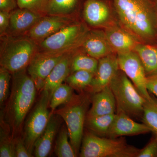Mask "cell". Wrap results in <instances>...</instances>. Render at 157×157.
<instances>
[{
  "mask_svg": "<svg viewBox=\"0 0 157 157\" xmlns=\"http://www.w3.org/2000/svg\"><path fill=\"white\" fill-rule=\"evenodd\" d=\"M146 85L148 91L157 97V74L147 76Z\"/></svg>",
  "mask_w": 157,
  "mask_h": 157,
  "instance_id": "d590c367",
  "label": "cell"
},
{
  "mask_svg": "<svg viewBox=\"0 0 157 157\" xmlns=\"http://www.w3.org/2000/svg\"><path fill=\"white\" fill-rule=\"evenodd\" d=\"M51 98L48 91L42 90L39 102L25 123L23 140L29 152L33 155L35 144L44 132L50 119L48 108Z\"/></svg>",
  "mask_w": 157,
  "mask_h": 157,
  "instance_id": "ba28073f",
  "label": "cell"
},
{
  "mask_svg": "<svg viewBox=\"0 0 157 157\" xmlns=\"http://www.w3.org/2000/svg\"><path fill=\"white\" fill-rule=\"evenodd\" d=\"M120 70L133 82L140 94L149 101L151 99L147 88V76L141 60L135 51L117 53Z\"/></svg>",
  "mask_w": 157,
  "mask_h": 157,
  "instance_id": "9c48e42d",
  "label": "cell"
},
{
  "mask_svg": "<svg viewBox=\"0 0 157 157\" xmlns=\"http://www.w3.org/2000/svg\"><path fill=\"white\" fill-rule=\"evenodd\" d=\"M67 53L37 52L27 68L37 90L43 89L46 78Z\"/></svg>",
  "mask_w": 157,
  "mask_h": 157,
  "instance_id": "30bf717a",
  "label": "cell"
},
{
  "mask_svg": "<svg viewBox=\"0 0 157 157\" xmlns=\"http://www.w3.org/2000/svg\"><path fill=\"white\" fill-rule=\"evenodd\" d=\"M141 120L157 137V101L152 97L144 104Z\"/></svg>",
  "mask_w": 157,
  "mask_h": 157,
  "instance_id": "d4e9b609",
  "label": "cell"
},
{
  "mask_svg": "<svg viewBox=\"0 0 157 157\" xmlns=\"http://www.w3.org/2000/svg\"><path fill=\"white\" fill-rule=\"evenodd\" d=\"M88 30L84 23L77 21L39 43L38 51L66 53L76 50Z\"/></svg>",
  "mask_w": 157,
  "mask_h": 157,
  "instance_id": "52a82bcc",
  "label": "cell"
},
{
  "mask_svg": "<svg viewBox=\"0 0 157 157\" xmlns=\"http://www.w3.org/2000/svg\"><path fill=\"white\" fill-rule=\"evenodd\" d=\"M114 95L117 113H123L131 117H141L146 100L133 82L121 70L109 85Z\"/></svg>",
  "mask_w": 157,
  "mask_h": 157,
  "instance_id": "5b68a950",
  "label": "cell"
},
{
  "mask_svg": "<svg viewBox=\"0 0 157 157\" xmlns=\"http://www.w3.org/2000/svg\"><path fill=\"white\" fill-rule=\"evenodd\" d=\"M10 12L0 11V36L6 35L9 28Z\"/></svg>",
  "mask_w": 157,
  "mask_h": 157,
  "instance_id": "836d02e7",
  "label": "cell"
},
{
  "mask_svg": "<svg viewBox=\"0 0 157 157\" xmlns=\"http://www.w3.org/2000/svg\"><path fill=\"white\" fill-rule=\"evenodd\" d=\"M73 88L68 84L62 83L55 90L51 98L49 107L54 111L60 105L66 104L73 98Z\"/></svg>",
  "mask_w": 157,
  "mask_h": 157,
  "instance_id": "83f0119b",
  "label": "cell"
},
{
  "mask_svg": "<svg viewBox=\"0 0 157 157\" xmlns=\"http://www.w3.org/2000/svg\"><path fill=\"white\" fill-rule=\"evenodd\" d=\"M80 2V0H49L47 15H73Z\"/></svg>",
  "mask_w": 157,
  "mask_h": 157,
  "instance_id": "cb8c5ba5",
  "label": "cell"
},
{
  "mask_svg": "<svg viewBox=\"0 0 157 157\" xmlns=\"http://www.w3.org/2000/svg\"><path fill=\"white\" fill-rule=\"evenodd\" d=\"M119 70L117 53L99 59L97 71L87 90L94 94L109 86Z\"/></svg>",
  "mask_w": 157,
  "mask_h": 157,
  "instance_id": "7c38bea8",
  "label": "cell"
},
{
  "mask_svg": "<svg viewBox=\"0 0 157 157\" xmlns=\"http://www.w3.org/2000/svg\"><path fill=\"white\" fill-rule=\"evenodd\" d=\"M27 69L12 74L11 92L7 115L13 130L20 128L35 101L36 87Z\"/></svg>",
  "mask_w": 157,
  "mask_h": 157,
  "instance_id": "7a4b0ae2",
  "label": "cell"
},
{
  "mask_svg": "<svg viewBox=\"0 0 157 157\" xmlns=\"http://www.w3.org/2000/svg\"><path fill=\"white\" fill-rule=\"evenodd\" d=\"M152 2L157 19V0H152Z\"/></svg>",
  "mask_w": 157,
  "mask_h": 157,
  "instance_id": "8d00e7d4",
  "label": "cell"
},
{
  "mask_svg": "<svg viewBox=\"0 0 157 157\" xmlns=\"http://www.w3.org/2000/svg\"><path fill=\"white\" fill-rule=\"evenodd\" d=\"M12 74L6 68H0V104L2 105L9 96L10 83Z\"/></svg>",
  "mask_w": 157,
  "mask_h": 157,
  "instance_id": "f546056e",
  "label": "cell"
},
{
  "mask_svg": "<svg viewBox=\"0 0 157 157\" xmlns=\"http://www.w3.org/2000/svg\"><path fill=\"white\" fill-rule=\"evenodd\" d=\"M150 132H151L150 129L143 123H139L135 121L123 113H117L106 137L117 138L146 134Z\"/></svg>",
  "mask_w": 157,
  "mask_h": 157,
  "instance_id": "9a60e30c",
  "label": "cell"
},
{
  "mask_svg": "<svg viewBox=\"0 0 157 157\" xmlns=\"http://www.w3.org/2000/svg\"><path fill=\"white\" fill-rule=\"evenodd\" d=\"M78 49L66 54L45 79L42 90L48 91L51 97L55 90L66 80L71 73L72 59Z\"/></svg>",
  "mask_w": 157,
  "mask_h": 157,
  "instance_id": "d6986e66",
  "label": "cell"
},
{
  "mask_svg": "<svg viewBox=\"0 0 157 157\" xmlns=\"http://www.w3.org/2000/svg\"><path fill=\"white\" fill-rule=\"evenodd\" d=\"M111 9L107 0H85L82 14L85 21L93 27L108 26L111 17Z\"/></svg>",
  "mask_w": 157,
  "mask_h": 157,
  "instance_id": "4fadbf2b",
  "label": "cell"
},
{
  "mask_svg": "<svg viewBox=\"0 0 157 157\" xmlns=\"http://www.w3.org/2000/svg\"><path fill=\"white\" fill-rule=\"evenodd\" d=\"M0 157H14V141L9 137L3 128H1Z\"/></svg>",
  "mask_w": 157,
  "mask_h": 157,
  "instance_id": "4dcf8cb0",
  "label": "cell"
},
{
  "mask_svg": "<svg viewBox=\"0 0 157 157\" xmlns=\"http://www.w3.org/2000/svg\"><path fill=\"white\" fill-rule=\"evenodd\" d=\"M49 0H17V6L20 9H28L34 13L44 16L47 15Z\"/></svg>",
  "mask_w": 157,
  "mask_h": 157,
  "instance_id": "f1b7e54d",
  "label": "cell"
},
{
  "mask_svg": "<svg viewBox=\"0 0 157 157\" xmlns=\"http://www.w3.org/2000/svg\"><path fill=\"white\" fill-rule=\"evenodd\" d=\"M14 151L16 157H31L33 155L30 153L26 148L23 140L17 139L14 141Z\"/></svg>",
  "mask_w": 157,
  "mask_h": 157,
  "instance_id": "d6a6232c",
  "label": "cell"
},
{
  "mask_svg": "<svg viewBox=\"0 0 157 157\" xmlns=\"http://www.w3.org/2000/svg\"><path fill=\"white\" fill-rule=\"evenodd\" d=\"M140 149L129 145L122 137H102L87 132L82 138L79 156L137 157Z\"/></svg>",
  "mask_w": 157,
  "mask_h": 157,
  "instance_id": "277c9868",
  "label": "cell"
},
{
  "mask_svg": "<svg viewBox=\"0 0 157 157\" xmlns=\"http://www.w3.org/2000/svg\"><path fill=\"white\" fill-rule=\"evenodd\" d=\"M104 32L108 42L117 53L134 51L136 45L140 43L128 31L114 24L105 27Z\"/></svg>",
  "mask_w": 157,
  "mask_h": 157,
  "instance_id": "e0dca14e",
  "label": "cell"
},
{
  "mask_svg": "<svg viewBox=\"0 0 157 157\" xmlns=\"http://www.w3.org/2000/svg\"><path fill=\"white\" fill-rule=\"evenodd\" d=\"M0 65L11 73L27 69L38 51V44L25 36H1Z\"/></svg>",
  "mask_w": 157,
  "mask_h": 157,
  "instance_id": "3957f363",
  "label": "cell"
},
{
  "mask_svg": "<svg viewBox=\"0 0 157 157\" xmlns=\"http://www.w3.org/2000/svg\"><path fill=\"white\" fill-rule=\"evenodd\" d=\"M116 114L86 117V124L90 132L100 137H106L112 125Z\"/></svg>",
  "mask_w": 157,
  "mask_h": 157,
  "instance_id": "7402d4cb",
  "label": "cell"
},
{
  "mask_svg": "<svg viewBox=\"0 0 157 157\" xmlns=\"http://www.w3.org/2000/svg\"><path fill=\"white\" fill-rule=\"evenodd\" d=\"M88 103L87 97L74 96L69 103L65 104L64 107L56 112L65 121L70 143L77 155L83 138Z\"/></svg>",
  "mask_w": 157,
  "mask_h": 157,
  "instance_id": "8992f818",
  "label": "cell"
},
{
  "mask_svg": "<svg viewBox=\"0 0 157 157\" xmlns=\"http://www.w3.org/2000/svg\"><path fill=\"white\" fill-rule=\"evenodd\" d=\"M79 48L98 60L116 53L108 42L105 32L101 30H89Z\"/></svg>",
  "mask_w": 157,
  "mask_h": 157,
  "instance_id": "5bb4252c",
  "label": "cell"
},
{
  "mask_svg": "<svg viewBox=\"0 0 157 157\" xmlns=\"http://www.w3.org/2000/svg\"><path fill=\"white\" fill-rule=\"evenodd\" d=\"M98 65V59L90 56L78 48L73 56L71 63V73L78 70L95 74Z\"/></svg>",
  "mask_w": 157,
  "mask_h": 157,
  "instance_id": "603a6c76",
  "label": "cell"
},
{
  "mask_svg": "<svg viewBox=\"0 0 157 157\" xmlns=\"http://www.w3.org/2000/svg\"><path fill=\"white\" fill-rule=\"evenodd\" d=\"M42 17L28 9L17 8L10 12V24L6 35L25 36Z\"/></svg>",
  "mask_w": 157,
  "mask_h": 157,
  "instance_id": "2e32d148",
  "label": "cell"
},
{
  "mask_svg": "<svg viewBox=\"0 0 157 157\" xmlns=\"http://www.w3.org/2000/svg\"><path fill=\"white\" fill-rule=\"evenodd\" d=\"M94 76V74L87 71L78 70L70 73L65 81L73 89L82 90L89 87Z\"/></svg>",
  "mask_w": 157,
  "mask_h": 157,
  "instance_id": "4316f807",
  "label": "cell"
},
{
  "mask_svg": "<svg viewBox=\"0 0 157 157\" xmlns=\"http://www.w3.org/2000/svg\"><path fill=\"white\" fill-rule=\"evenodd\" d=\"M17 8V0H0V11L11 12Z\"/></svg>",
  "mask_w": 157,
  "mask_h": 157,
  "instance_id": "e575fe53",
  "label": "cell"
},
{
  "mask_svg": "<svg viewBox=\"0 0 157 157\" xmlns=\"http://www.w3.org/2000/svg\"><path fill=\"white\" fill-rule=\"evenodd\" d=\"M120 25L141 43L157 45L152 0H111Z\"/></svg>",
  "mask_w": 157,
  "mask_h": 157,
  "instance_id": "6da1fadb",
  "label": "cell"
},
{
  "mask_svg": "<svg viewBox=\"0 0 157 157\" xmlns=\"http://www.w3.org/2000/svg\"><path fill=\"white\" fill-rule=\"evenodd\" d=\"M67 128L63 126L59 132L56 141L55 153L59 157H74L77 156L70 142Z\"/></svg>",
  "mask_w": 157,
  "mask_h": 157,
  "instance_id": "484cf974",
  "label": "cell"
},
{
  "mask_svg": "<svg viewBox=\"0 0 157 157\" xmlns=\"http://www.w3.org/2000/svg\"><path fill=\"white\" fill-rule=\"evenodd\" d=\"M134 51L141 60L147 76L157 74V45L139 43Z\"/></svg>",
  "mask_w": 157,
  "mask_h": 157,
  "instance_id": "44dd1931",
  "label": "cell"
},
{
  "mask_svg": "<svg viewBox=\"0 0 157 157\" xmlns=\"http://www.w3.org/2000/svg\"><path fill=\"white\" fill-rule=\"evenodd\" d=\"M75 15H46L43 16L25 34L39 44L62 29L77 21Z\"/></svg>",
  "mask_w": 157,
  "mask_h": 157,
  "instance_id": "8fae6325",
  "label": "cell"
},
{
  "mask_svg": "<svg viewBox=\"0 0 157 157\" xmlns=\"http://www.w3.org/2000/svg\"><path fill=\"white\" fill-rule=\"evenodd\" d=\"M59 125L58 117L53 115L51 116L47 126L34 145L33 152L35 157H45L49 154Z\"/></svg>",
  "mask_w": 157,
  "mask_h": 157,
  "instance_id": "ffe728a7",
  "label": "cell"
},
{
  "mask_svg": "<svg viewBox=\"0 0 157 157\" xmlns=\"http://www.w3.org/2000/svg\"><path fill=\"white\" fill-rule=\"evenodd\" d=\"M137 157H157V137L154 136L145 147L140 149Z\"/></svg>",
  "mask_w": 157,
  "mask_h": 157,
  "instance_id": "1f68e13d",
  "label": "cell"
},
{
  "mask_svg": "<svg viewBox=\"0 0 157 157\" xmlns=\"http://www.w3.org/2000/svg\"><path fill=\"white\" fill-rule=\"evenodd\" d=\"M92 105L86 117H94L116 113V102L109 86L94 93L91 98Z\"/></svg>",
  "mask_w": 157,
  "mask_h": 157,
  "instance_id": "ac0fdd59",
  "label": "cell"
}]
</instances>
